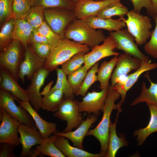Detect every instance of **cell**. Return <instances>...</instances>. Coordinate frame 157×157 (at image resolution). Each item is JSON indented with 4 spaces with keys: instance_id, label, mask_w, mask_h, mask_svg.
Listing matches in <instances>:
<instances>
[{
    "instance_id": "74e56055",
    "label": "cell",
    "mask_w": 157,
    "mask_h": 157,
    "mask_svg": "<svg viewBox=\"0 0 157 157\" xmlns=\"http://www.w3.org/2000/svg\"><path fill=\"white\" fill-rule=\"evenodd\" d=\"M43 9L39 7H32L28 13L25 17V18L33 29L38 28L44 22Z\"/></svg>"
},
{
    "instance_id": "7c38bea8",
    "label": "cell",
    "mask_w": 157,
    "mask_h": 157,
    "mask_svg": "<svg viewBox=\"0 0 157 157\" xmlns=\"http://www.w3.org/2000/svg\"><path fill=\"white\" fill-rule=\"evenodd\" d=\"M2 116L0 120V143H7L15 147L19 146L20 138L18 135L20 122L10 116L4 110L0 108Z\"/></svg>"
},
{
    "instance_id": "ac0fdd59",
    "label": "cell",
    "mask_w": 157,
    "mask_h": 157,
    "mask_svg": "<svg viewBox=\"0 0 157 157\" xmlns=\"http://www.w3.org/2000/svg\"><path fill=\"white\" fill-rule=\"evenodd\" d=\"M121 0H80L75 4L74 11L77 19L85 20L96 15L109 5Z\"/></svg>"
},
{
    "instance_id": "7a4b0ae2",
    "label": "cell",
    "mask_w": 157,
    "mask_h": 157,
    "mask_svg": "<svg viewBox=\"0 0 157 157\" xmlns=\"http://www.w3.org/2000/svg\"><path fill=\"white\" fill-rule=\"evenodd\" d=\"M80 52L88 53L90 52V47L66 38H62L52 47L44 68L49 72L56 70L59 66Z\"/></svg>"
},
{
    "instance_id": "7dc6e473",
    "label": "cell",
    "mask_w": 157,
    "mask_h": 157,
    "mask_svg": "<svg viewBox=\"0 0 157 157\" xmlns=\"http://www.w3.org/2000/svg\"><path fill=\"white\" fill-rule=\"evenodd\" d=\"M53 83V81H52L49 82L44 88L40 92L41 96H44L51 90V87Z\"/></svg>"
},
{
    "instance_id": "bcb514c9",
    "label": "cell",
    "mask_w": 157,
    "mask_h": 157,
    "mask_svg": "<svg viewBox=\"0 0 157 157\" xmlns=\"http://www.w3.org/2000/svg\"><path fill=\"white\" fill-rule=\"evenodd\" d=\"M33 42H38L49 44L47 39L37 29H33L30 37L29 44Z\"/></svg>"
},
{
    "instance_id": "f907efd6",
    "label": "cell",
    "mask_w": 157,
    "mask_h": 157,
    "mask_svg": "<svg viewBox=\"0 0 157 157\" xmlns=\"http://www.w3.org/2000/svg\"><path fill=\"white\" fill-rule=\"evenodd\" d=\"M27 0L30 3V4H31L32 1V0Z\"/></svg>"
},
{
    "instance_id": "3957f363",
    "label": "cell",
    "mask_w": 157,
    "mask_h": 157,
    "mask_svg": "<svg viewBox=\"0 0 157 157\" xmlns=\"http://www.w3.org/2000/svg\"><path fill=\"white\" fill-rule=\"evenodd\" d=\"M65 38L92 47L102 43L106 38L101 29L91 27L85 20L77 18L66 30Z\"/></svg>"
},
{
    "instance_id": "1f68e13d",
    "label": "cell",
    "mask_w": 157,
    "mask_h": 157,
    "mask_svg": "<svg viewBox=\"0 0 157 157\" xmlns=\"http://www.w3.org/2000/svg\"><path fill=\"white\" fill-rule=\"evenodd\" d=\"M57 72V80L56 83L51 88L61 90L63 92L65 99H74V94L66 74L61 68L58 67L56 70Z\"/></svg>"
},
{
    "instance_id": "2e32d148",
    "label": "cell",
    "mask_w": 157,
    "mask_h": 157,
    "mask_svg": "<svg viewBox=\"0 0 157 157\" xmlns=\"http://www.w3.org/2000/svg\"><path fill=\"white\" fill-rule=\"evenodd\" d=\"M49 72L44 68L41 69L33 76L30 84L26 88L29 101L37 111L41 108L43 101L40 90Z\"/></svg>"
},
{
    "instance_id": "30bf717a",
    "label": "cell",
    "mask_w": 157,
    "mask_h": 157,
    "mask_svg": "<svg viewBox=\"0 0 157 157\" xmlns=\"http://www.w3.org/2000/svg\"><path fill=\"white\" fill-rule=\"evenodd\" d=\"M91 48V51L84 55V65L89 70L103 58L119 55V53L114 51L116 48V44L113 39L109 35L106 38L102 44Z\"/></svg>"
},
{
    "instance_id": "4316f807",
    "label": "cell",
    "mask_w": 157,
    "mask_h": 157,
    "mask_svg": "<svg viewBox=\"0 0 157 157\" xmlns=\"http://www.w3.org/2000/svg\"><path fill=\"white\" fill-rule=\"evenodd\" d=\"M150 113V118L148 125L145 127L135 130L133 133L138 145H141L151 134L157 131V106L147 104Z\"/></svg>"
},
{
    "instance_id": "9c48e42d",
    "label": "cell",
    "mask_w": 157,
    "mask_h": 157,
    "mask_svg": "<svg viewBox=\"0 0 157 157\" xmlns=\"http://www.w3.org/2000/svg\"><path fill=\"white\" fill-rule=\"evenodd\" d=\"M109 35L115 40L116 49L123 51L124 53L130 55L142 61H149L148 56L143 54L139 49L135 42L134 37L127 29L122 28L110 32Z\"/></svg>"
},
{
    "instance_id": "c3c4849f",
    "label": "cell",
    "mask_w": 157,
    "mask_h": 157,
    "mask_svg": "<svg viewBox=\"0 0 157 157\" xmlns=\"http://www.w3.org/2000/svg\"><path fill=\"white\" fill-rule=\"evenodd\" d=\"M155 14L157 13V0H150Z\"/></svg>"
},
{
    "instance_id": "f6af8a7d",
    "label": "cell",
    "mask_w": 157,
    "mask_h": 157,
    "mask_svg": "<svg viewBox=\"0 0 157 157\" xmlns=\"http://www.w3.org/2000/svg\"><path fill=\"white\" fill-rule=\"evenodd\" d=\"M15 146L7 143H1L0 144V157H16L14 152Z\"/></svg>"
},
{
    "instance_id": "603a6c76",
    "label": "cell",
    "mask_w": 157,
    "mask_h": 157,
    "mask_svg": "<svg viewBox=\"0 0 157 157\" xmlns=\"http://www.w3.org/2000/svg\"><path fill=\"white\" fill-rule=\"evenodd\" d=\"M118 112L115 122L111 121L110 126L109 141L106 157H115L119 149L121 147L127 146L129 144L124 135H120L119 137L116 131V123L119 113L122 109L117 110Z\"/></svg>"
},
{
    "instance_id": "e575fe53",
    "label": "cell",
    "mask_w": 157,
    "mask_h": 157,
    "mask_svg": "<svg viewBox=\"0 0 157 157\" xmlns=\"http://www.w3.org/2000/svg\"><path fill=\"white\" fill-rule=\"evenodd\" d=\"M84 52H78L61 65V69L66 74H69L78 69L84 63Z\"/></svg>"
},
{
    "instance_id": "cb8c5ba5",
    "label": "cell",
    "mask_w": 157,
    "mask_h": 157,
    "mask_svg": "<svg viewBox=\"0 0 157 157\" xmlns=\"http://www.w3.org/2000/svg\"><path fill=\"white\" fill-rule=\"evenodd\" d=\"M58 137L53 134L43 139L40 144L38 145L35 149H32L31 157H35L41 155L51 157H66L54 144Z\"/></svg>"
},
{
    "instance_id": "7402d4cb",
    "label": "cell",
    "mask_w": 157,
    "mask_h": 157,
    "mask_svg": "<svg viewBox=\"0 0 157 157\" xmlns=\"http://www.w3.org/2000/svg\"><path fill=\"white\" fill-rule=\"evenodd\" d=\"M56 146L66 156L68 157H104L105 155L99 154L90 153L83 149L72 146L69 143L68 139L60 136L54 142Z\"/></svg>"
},
{
    "instance_id": "8992f818",
    "label": "cell",
    "mask_w": 157,
    "mask_h": 157,
    "mask_svg": "<svg viewBox=\"0 0 157 157\" xmlns=\"http://www.w3.org/2000/svg\"><path fill=\"white\" fill-rule=\"evenodd\" d=\"M23 46L19 41L13 40L0 54V67L7 70L17 81L19 79V72L23 59Z\"/></svg>"
},
{
    "instance_id": "7bdbcfd3",
    "label": "cell",
    "mask_w": 157,
    "mask_h": 157,
    "mask_svg": "<svg viewBox=\"0 0 157 157\" xmlns=\"http://www.w3.org/2000/svg\"><path fill=\"white\" fill-rule=\"evenodd\" d=\"M30 44L33 50L39 57L46 59L49 56L52 48L50 45L38 42H32Z\"/></svg>"
},
{
    "instance_id": "ba28073f",
    "label": "cell",
    "mask_w": 157,
    "mask_h": 157,
    "mask_svg": "<svg viewBox=\"0 0 157 157\" xmlns=\"http://www.w3.org/2000/svg\"><path fill=\"white\" fill-rule=\"evenodd\" d=\"M15 100L18 101L19 100L10 92L0 89V108L21 123L31 127L35 126L30 114L22 106H17Z\"/></svg>"
},
{
    "instance_id": "60d3db41",
    "label": "cell",
    "mask_w": 157,
    "mask_h": 157,
    "mask_svg": "<svg viewBox=\"0 0 157 157\" xmlns=\"http://www.w3.org/2000/svg\"><path fill=\"white\" fill-rule=\"evenodd\" d=\"M13 0H0L1 24H4L10 19L13 17Z\"/></svg>"
},
{
    "instance_id": "5bb4252c",
    "label": "cell",
    "mask_w": 157,
    "mask_h": 157,
    "mask_svg": "<svg viewBox=\"0 0 157 157\" xmlns=\"http://www.w3.org/2000/svg\"><path fill=\"white\" fill-rule=\"evenodd\" d=\"M45 60L39 57L31 47L28 46L25 49L24 56L20 66L19 79L23 82L26 77L27 79L31 80L40 70L44 68Z\"/></svg>"
},
{
    "instance_id": "816d5d0a",
    "label": "cell",
    "mask_w": 157,
    "mask_h": 157,
    "mask_svg": "<svg viewBox=\"0 0 157 157\" xmlns=\"http://www.w3.org/2000/svg\"><path fill=\"white\" fill-rule=\"evenodd\" d=\"M94 0L97 1H101L104 0Z\"/></svg>"
},
{
    "instance_id": "ee69618b",
    "label": "cell",
    "mask_w": 157,
    "mask_h": 157,
    "mask_svg": "<svg viewBox=\"0 0 157 157\" xmlns=\"http://www.w3.org/2000/svg\"><path fill=\"white\" fill-rule=\"evenodd\" d=\"M133 6V10L138 13L143 8H145L148 15L152 16L154 14L150 0H130Z\"/></svg>"
},
{
    "instance_id": "8d00e7d4",
    "label": "cell",
    "mask_w": 157,
    "mask_h": 157,
    "mask_svg": "<svg viewBox=\"0 0 157 157\" xmlns=\"http://www.w3.org/2000/svg\"><path fill=\"white\" fill-rule=\"evenodd\" d=\"M98 62L94 65L88 72L80 88L76 94L84 97L88 90L94 82L97 81V73L99 68Z\"/></svg>"
},
{
    "instance_id": "277c9868",
    "label": "cell",
    "mask_w": 157,
    "mask_h": 157,
    "mask_svg": "<svg viewBox=\"0 0 157 157\" xmlns=\"http://www.w3.org/2000/svg\"><path fill=\"white\" fill-rule=\"evenodd\" d=\"M127 18L124 21L127 30L134 37L136 44H144L150 38L152 28L151 19L148 16L141 15L133 10L129 11Z\"/></svg>"
},
{
    "instance_id": "d6a6232c",
    "label": "cell",
    "mask_w": 157,
    "mask_h": 157,
    "mask_svg": "<svg viewBox=\"0 0 157 157\" xmlns=\"http://www.w3.org/2000/svg\"><path fill=\"white\" fill-rule=\"evenodd\" d=\"M75 3L70 0H32L31 7L37 6L44 9L55 8L74 10Z\"/></svg>"
},
{
    "instance_id": "e0dca14e",
    "label": "cell",
    "mask_w": 157,
    "mask_h": 157,
    "mask_svg": "<svg viewBox=\"0 0 157 157\" xmlns=\"http://www.w3.org/2000/svg\"><path fill=\"white\" fill-rule=\"evenodd\" d=\"M149 61H142L140 67L133 73L128 75L126 79L116 83L113 87L120 94L122 103L125 100L127 92L137 81L140 76L146 72L157 68V63H151ZM113 87V86H112Z\"/></svg>"
},
{
    "instance_id": "ab89813d",
    "label": "cell",
    "mask_w": 157,
    "mask_h": 157,
    "mask_svg": "<svg viewBox=\"0 0 157 157\" xmlns=\"http://www.w3.org/2000/svg\"><path fill=\"white\" fill-rule=\"evenodd\" d=\"M31 6L26 0H13V17L16 20L25 17L30 10Z\"/></svg>"
},
{
    "instance_id": "681fc988",
    "label": "cell",
    "mask_w": 157,
    "mask_h": 157,
    "mask_svg": "<svg viewBox=\"0 0 157 157\" xmlns=\"http://www.w3.org/2000/svg\"><path fill=\"white\" fill-rule=\"evenodd\" d=\"M75 3H76L77 2L79 1L80 0H70Z\"/></svg>"
},
{
    "instance_id": "4dcf8cb0",
    "label": "cell",
    "mask_w": 157,
    "mask_h": 157,
    "mask_svg": "<svg viewBox=\"0 0 157 157\" xmlns=\"http://www.w3.org/2000/svg\"><path fill=\"white\" fill-rule=\"evenodd\" d=\"M129 11L128 8L119 1L108 5L99 12L96 16L101 18H110L117 16L119 19L124 21V16Z\"/></svg>"
},
{
    "instance_id": "ffe728a7",
    "label": "cell",
    "mask_w": 157,
    "mask_h": 157,
    "mask_svg": "<svg viewBox=\"0 0 157 157\" xmlns=\"http://www.w3.org/2000/svg\"><path fill=\"white\" fill-rule=\"evenodd\" d=\"M0 68V89L10 92L20 100L29 101L26 90L20 86L7 70Z\"/></svg>"
},
{
    "instance_id": "f35d334b",
    "label": "cell",
    "mask_w": 157,
    "mask_h": 157,
    "mask_svg": "<svg viewBox=\"0 0 157 157\" xmlns=\"http://www.w3.org/2000/svg\"><path fill=\"white\" fill-rule=\"evenodd\" d=\"M152 18L155 24V28L151 32L149 41L144 44V49L150 56L157 59V13L155 14Z\"/></svg>"
},
{
    "instance_id": "83f0119b",
    "label": "cell",
    "mask_w": 157,
    "mask_h": 157,
    "mask_svg": "<svg viewBox=\"0 0 157 157\" xmlns=\"http://www.w3.org/2000/svg\"><path fill=\"white\" fill-rule=\"evenodd\" d=\"M25 17L15 20L13 40L20 41L25 49L28 46L30 37L33 29Z\"/></svg>"
},
{
    "instance_id": "8fae6325",
    "label": "cell",
    "mask_w": 157,
    "mask_h": 157,
    "mask_svg": "<svg viewBox=\"0 0 157 157\" xmlns=\"http://www.w3.org/2000/svg\"><path fill=\"white\" fill-rule=\"evenodd\" d=\"M142 61L124 53L119 55L115 68L111 76V85L113 87L118 82L125 79L127 74L133 70H136L141 66Z\"/></svg>"
},
{
    "instance_id": "6da1fadb",
    "label": "cell",
    "mask_w": 157,
    "mask_h": 157,
    "mask_svg": "<svg viewBox=\"0 0 157 157\" xmlns=\"http://www.w3.org/2000/svg\"><path fill=\"white\" fill-rule=\"evenodd\" d=\"M121 97L120 94L111 85L108 88V93L103 110L102 118L94 129L88 131L87 136L92 135L99 142L101 145L100 153L106 156L109 141L110 115L112 111L121 108L122 103L117 104L115 101Z\"/></svg>"
},
{
    "instance_id": "d4e9b609",
    "label": "cell",
    "mask_w": 157,
    "mask_h": 157,
    "mask_svg": "<svg viewBox=\"0 0 157 157\" xmlns=\"http://www.w3.org/2000/svg\"><path fill=\"white\" fill-rule=\"evenodd\" d=\"M85 20L94 29H103L110 32L119 30L126 26L125 22L119 18L117 19L111 18L105 19L94 15L90 17Z\"/></svg>"
},
{
    "instance_id": "4fadbf2b",
    "label": "cell",
    "mask_w": 157,
    "mask_h": 157,
    "mask_svg": "<svg viewBox=\"0 0 157 157\" xmlns=\"http://www.w3.org/2000/svg\"><path fill=\"white\" fill-rule=\"evenodd\" d=\"M36 126H30L20 123L18 133L20 135V142L22 150L20 157H31L32 147L40 144L43 139Z\"/></svg>"
},
{
    "instance_id": "5b68a950",
    "label": "cell",
    "mask_w": 157,
    "mask_h": 157,
    "mask_svg": "<svg viewBox=\"0 0 157 157\" xmlns=\"http://www.w3.org/2000/svg\"><path fill=\"white\" fill-rule=\"evenodd\" d=\"M46 22L52 30L62 38H65V32L68 26L77 18L74 10L63 8L44 10Z\"/></svg>"
},
{
    "instance_id": "52a82bcc",
    "label": "cell",
    "mask_w": 157,
    "mask_h": 157,
    "mask_svg": "<svg viewBox=\"0 0 157 157\" xmlns=\"http://www.w3.org/2000/svg\"><path fill=\"white\" fill-rule=\"evenodd\" d=\"M53 115L66 122V126L63 131L64 132L76 129L84 120L82 112L79 110L78 101L71 99H65Z\"/></svg>"
},
{
    "instance_id": "9a60e30c",
    "label": "cell",
    "mask_w": 157,
    "mask_h": 157,
    "mask_svg": "<svg viewBox=\"0 0 157 157\" xmlns=\"http://www.w3.org/2000/svg\"><path fill=\"white\" fill-rule=\"evenodd\" d=\"M108 93V88L101 90L100 92L93 90L91 92H88L81 101H78L80 111L92 113L99 116L100 115V112H103Z\"/></svg>"
},
{
    "instance_id": "836d02e7",
    "label": "cell",
    "mask_w": 157,
    "mask_h": 157,
    "mask_svg": "<svg viewBox=\"0 0 157 157\" xmlns=\"http://www.w3.org/2000/svg\"><path fill=\"white\" fill-rule=\"evenodd\" d=\"M15 19L12 17L3 25L0 33V49L3 50L13 40Z\"/></svg>"
},
{
    "instance_id": "d6986e66",
    "label": "cell",
    "mask_w": 157,
    "mask_h": 157,
    "mask_svg": "<svg viewBox=\"0 0 157 157\" xmlns=\"http://www.w3.org/2000/svg\"><path fill=\"white\" fill-rule=\"evenodd\" d=\"M97 117L93 114L88 116L74 131L65 132L57 131L53 134L67 138L72 142L74 146L83 149V143L84 138L87 136L92 125L97 120Z\"/></svg>"
},
{
    "instance_id": "d590c367",
    "label": "cell",
    "mask_w": 157,
    "mask_h": 157,
    "mask_svg": "<svg viewBox=\"0 0 157 157\" xmlns=\"http://www.w3.org/2000/svg\"><path fill=\"white\" fill-rule=\"evenodd\" d=\"M88 70L84 65L68 75V80L75 95L78 91Z\"/></svg>"
},
{
    "instance_id": "44dd1931",
    "label": "cell",
    "mask_w": 157,
    "mask_h": 157,
    "mask_svg": "<svg viewBox=\"0 0 157 157\" xmlns=\"http://www.w3.org/2000/svg\"><path fill=\"white\" fill-rule=\"evenodd\" d=\"M19 105L24 108L30 114L39 130L43 139L47 138L57 131L56 124L54 123L49 122L44 120L32 107L29 101H18Z\"/></svg>"
},
{
    "instance_id": "b9f144b4",
    "label": "cell",
    "mask_w": 157,
    "mask_h": 157,
    "mask_svg": "<svg viewBox=\"0 0 157 157\" xmlns=\"http://www.w3.org/2000/svg\"><path fill=\"white\" fill-rule=\"evenodd\" d=\"M37 29L47 39L49 44L52 47L62 38L52 30L46 22L44 21Z\"/></svg>"
},
{
    "instance_id": "f546056e",
    "label": "cell",
    "mask_w": 157,
    "mask_h": 157,
    "mask_svg": "<svg viewBox=\"0 0 157 157\" xmlns=\"http://www.w3.org/2000/svg\"><path fill=\"white\" fill-rule=\"evenodd\" d=\"M117 56H115L109 61H104L101 63L97 72V81L100 83L101 90L108 88L109 81L116 63Z\"/></svg>"
},
{
    "instance_id": "484cf974",
    "label": "cell",
    "mask_w": 157,
    "mask_h": 157,
    "mask_svg": "<svg viewBox=\"0 0 157 157\" xmlns=\"http://www.w3.org/2000/svg\"><path fill=\"white\" fill-rule=\"evenodd\" d=\"M144 76L149 81L150 87L147 88L145 83L143 82L140 95L134 99L130 106H133L141 102H145L147 104L154 105L157 106V83H154L151 80L148 72Z\"/></svg>"
},
{
    "instance_id": "f1b7e54d",
    "label": "cell",
    "mask_w": 157,
    "mask_h": 157,
    "mask_svg": "<svg viewBox=\"0 0 157 157\" xmlns=\"http://www.w3.org/2000/svg\"><path fill=\"white\" fill-rule=\"evenodd\" d=\"M65 99L62 91L57 89H52L44 96L41 108L47 111L56 112Z\"/></svg>"
}]
</instances>
